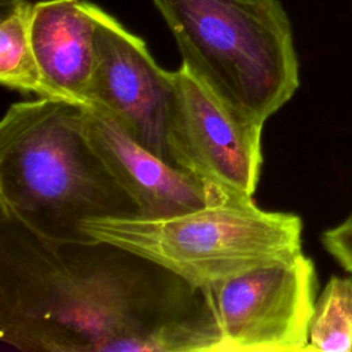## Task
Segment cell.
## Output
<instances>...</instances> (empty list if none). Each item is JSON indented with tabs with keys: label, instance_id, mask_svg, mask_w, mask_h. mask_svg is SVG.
<instances>
[{
	"label": "cell",
	"instance_id": "8992f818",
	"mask_svg": "<svg viewBox=\"0 0 352 352\" xmlns=\"http://www.w3.org/2000/svg\"><path fill=\"white\" fill-rule=\"evenodd\" d=\"M263 126L224 104L184 65L173 72L168 147L175 166L254 197L263 166Z\"/></svg>",
	"mask_w": 352,
	"mask_h": 352
},
{
	"label": "cell",
	"instance_id": "7c38bea8",
	"mask_svg": "<svg viewBox=\"0 0 352 352\" xmlns=\"http://www.w3.org/2000/svg\"><path fill=\"white\" fill-rule=\"evenodd\" d=\"M320 239L327 253L352 275V214L336 227L326 230Z\"/></svg>",
	"mask_w": 352,
	"mask_h": 352
},
{
	"label": "cell",
	"instance_id": "7a4b0ae2",
	"mask_svg": "<svg viewBox=\"0 0 352 352\" xmlns=\"http://www.w3.org/2000/svg\"><path fill=\"white\" fill-rule=\"evenodd\" d=\"M0 206L51 243L89 242L84 223L140 214L92 146L82 106L50 98L12 103L0 121Z\"/></svg>",
	"mask_w": 352,
	"mask_h": 352
},
{
	"label": "cell",
	"instance_id": "3957f363",
	"mask_svg": "<svg viewBox=\"0 0 352 352\" xmlns=\"http://www.w3.org/2000/svg\"><path fill=\"white\" fill-rule=\"evenodd\" d=\"M184 65L224 104L265 124L300 85L292 23L279 0H153Z\"/></svg>",
	"mask_w": 352,
	"mask_h": 352
},
{
	"label": "cell",
	"instance_id": "277c9868",
	"mask_svg": "<svg viewBox=\"0 0 352 352\" xmlns=\"http://www.w3.org/2000/svg\"><path fill=\"white\" fill-rule=\"evenodd\" d=\"M81 230L92 239L161 265L198 289L302 252L298 214L264 210L253 197L234 191L176 216L94 219Z\"/></svg>",
	"mask_w": 352,
	"mask_h": 352
},
{
	"label": "cell",
	"instance_id": "8fae6325",
	"mask_svg": "<svg viewBox=\"0 0 352 352\" xmlns=\"http://www.w3.org/2000/svg\"><path fill=\"white\" fill-rule=\"evenodd\" d=\"M309 351H352V278L330 276L316 297L309 324Z\"/></svg>",
	"mask_w": 352,
	"mask_h": 352
},
{
	"label": "cell",
	"instance_id": "6da1fadb",
	"mask_svg": "<svg viewBox=\"0 0 352 352\" xmlns=\"http://www.w3.org/2000/svg\"><path fill=\"white\" fill-rule=\"evenodd\" d=\"M0 340L34 352H221L202 289L120 246L51 243L3 217Z\"/></svg>",
	"mask_w": 352,
	"mask_h": 352
},
{
	"label": "cell",
	"instance_id": "30bf717a",
	"mask_svg": "<svg viewBox=\"0 0 352 352\" xmlns=\"http://www.w3.org/2000/svg\"><path fill=\"white\" fill-rule=\"evenodd\" d=\"M33 4L21 1L11 7L0 25V82L23 94L45 98V88L30 40Z\"/></svg>",
	"mask_w": 352,
	"mask_h": 352
},
{
	"label": "cell",
	"instance_id": "5b68a950",
	"mask_svg": "<svg viewBox=\"0 0 352 352\" xmlns=\"http://www.w3.org/2000/svg\"><path fill=\"white\" fill-rule=\"evenodd\" d=\"M202 290L221 331V352L308 349L318 275L304 252Z\"/></svg>",
	"mask_w": 352,
	"mask_h": 352
},
{
	"label": "cell",
	"instance_id": "9c48e42d",
	"mask_svg": "<svg viewBox=\"0 0 352 352\" xmlns=\"http://www.w3.org/2000/svg\"><path fill=\"white\" fill-rule=\"evenodd\" d=\"M29 28L45 98L85 104L95 63V19L89 3H36Z\"/></svg>",
	"mask_w": 352,
	"mask_h": 352
},
{
	"label": "cell",
	"instance_id": "4fadbf2b",
	"mask_svg": "<svg viewBox=\"0 0 352 352\" xmlns=\"http://www.w3.org/2000/svg\"><path fill=\"white\" fill-rule=\"evenodd\" d=\"M21 1H25V0H1V6H3L4 8L8 7V10H10L11 7H14L15 4L21 3Z\"/></svg>",
	"mask_w": 352,
	"mask_h": 352
},
{
	"label": "cell",
	"instance_id": "52a82bcc",
	"mask_svg": "<svg viewBox=\"0 0 352 352\" xmlns=\"http://www.w3.org/2000/svg\"><path fill=\"white\" fill-rule=\"evenodd\" d=\"M89 8L95 19V63L82 106L99 109L133 140L172 164L168 120L173 72L162 69L146 43L116 18L92 3Z\"/></svg>",
	"mask_w": 352,
	"mask_h": 352
},
{
	"label": "cell",
	"instance_id": "ba28073f",
	"mask_svg": "<svg viewBox=\"0 0 352 352\" xmlns=\"http://www.w3.org/2000/svg\"><path fill=\"white\" fill-rule=\"evenodd\" d=\"M82 113L92 146L136 202L140 217L161 219L186 213L231 191L201 180L155 155L99 109L82 106Z\"/></svg>",
	"mask_w": 352,
	"mask_h": 352
}]
</instances>
